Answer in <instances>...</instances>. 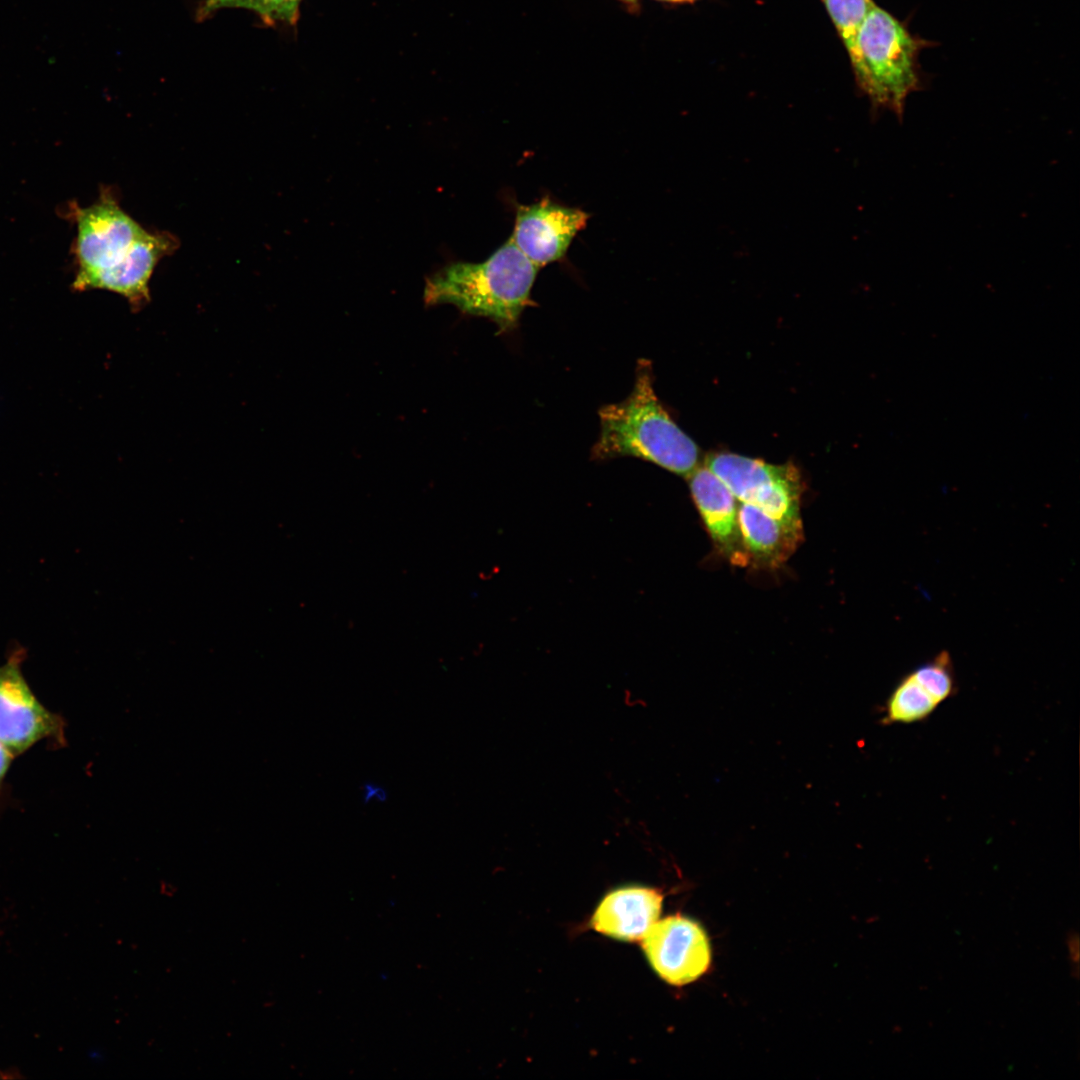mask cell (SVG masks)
Wrapping results in <instances>:
<instances>
[{
    "label": "cell",
    "instance_id": "18",
    "mask_svg": "<svg viewBox=\"0 0 1080 1080\" xmlns=\"http://www.w3.org/2000/svg\"><path fill=\"white\" fill-rule=\"evenodd\" d=\"M1066 943L1068 947L1069 957L1072 964H1075V968L1079 969V935L1076 931H1070L1066 937Z\"/></svg>",
    "mask_w": 1080,
    "mask_h": 1080
},
{
    "label": "cell",
    "instance_id": "6",
    "mask_svg": "<svg viewBox=\"0 0 1080 1080\" xmlns=\"http://www.w3.org/2000/svg\"><path fill=\"white\" fill-rule=\"evenodd\" d=\"M22 649L0 666V742L18 756L40 740L66 745L64 719L35 696L21 672Z\"/></svg>",
    "mask_w": 1080,
    "mask_h": 1080
},
{
    "label": "cell",
    "instance_id": "2",
    "mask_svg": "<svg viewBox=\"0 0 1080 1080\" xmlns=\"http://www.w3.org/2000/svg\"><path fill=\"white\" fill-rule=\"evenodd\" d=\"M539 268L509 238L480 263L449 265L426 282V304L448 303L461 311L493 320L500 331L514 329Z\"/></svg>",
    "mask_w": 1080,
    "mask_h": 1080
},
{
    "label": "cell",
    "instance_id": "23",
    "mask_svg": "<svg viewBox=\"0 0 1080 1080\" xmlns=\"http://www.w3.org/2000/svg\"><path fill=\"white\" fill-rule=\"evenodd\" d=\"M660 1H667V2H679V0H660Z\"/></svg>",
    "mask_w": 1080,
    "mask_h": 1080
},
{
    "label": "cell",
    "instance_id": "4",
    "mask_svg": "<svg viewBox=\"0 0 1080 1080\" xmlns=\"http://www.w3.org/2000/svg\"><path fill=\"white\" fill-rule=\"evenodd\" d=\"M740 503L754 505L803 536L802 481L793 464L773 465L733 453L709 455L705 464Z\"/></svg>",
    "mask_w": 1080,
    "mask_h": 1080
},
{
    "label": "cell",
    "instance_id": "20",
    "mask_svg": "<svg viewBox=\"0 0 1080 1080\" xmlns=\"http://www.w3.org/2000/svg\"><path fill=\"white\" fill-rule=\"evenodd\" d=\"M363 791L365 802H369L373 796H376V798L380 801L386 800V791L383 788L375 786L371 783L365 784Z\"/></svg>",
    "mask_w": 1080,
    "mask_h": 1080
},
{
    "label": "cell",
    "instance_id": "9",
    "mask_svg": "<svg viewBox=\"0 0 1080 1080\" xmlns=\"http://www.w3.org/2000/svg\"><path fill=\"white\" fill-rule=\"evenodd\" d=\"M688 480L695 506L718 552L734 566L750 565L738 523L739 501L706 465L697 466Z\"/></svg>",
    "mask_w": 1080,
    "mask_h": 1080
},
{
    "label": "cell",
    "instance_id": "1",
    "mask_svg": "<svg viewBox=\"0 0 1080 1080\" xmlns=\"http://www.w3.org/2000/svg\"><path fill=\"white\" fill-rule=\"evenodd\" d=\"M599 419L600 433L592 448L593 459L631 456L684 477L698 466L699 449L658 399L648 360L638 361L629 396L602 406Z\"/></svg>",
    "mask_w": 1080,
    "mask_h": 1080
},
{
    "label": "cell",
    "instance_id": "14",
    "mask_svg": "<svg viewBox=\"0 0 1080 1080\" xmlns=\"http://www.w3.org/2000/svg\"><path fill=\"white\" fill-rule=\"evenodd\" d=\"M824 3L853 64L857 58L859 29L875 4L872 0H824Z\"/></svg>",
    "mask_w": 1080,
    "mask_h": 1080
},
{
    "label": "cell",
    "instance_id": "13",
    "mask_svg": "<svg viewBox=\"0 0 1080 1080\" xmlns=\"http://www.w3.org/2000/svg\"><path fill=\"white\" fill-rule=\"evenodd\" d=\"M938 705L909 673L889 696L883 720L888 724L918 722L932 714Z\"/></svg>",
    "mask_w": 1080,
    "mask_h": 1080
},
{
    "label": "cell",
    "instance_id": "16",
    "mask_svg": "<svg viewBox=\"0 0 1080 1080\" xmlns=\"http://www.w3.org/2000/svg\"><path fill=\"white\" fill-rule=\"evenodd\" d=\"M301 0H243L240 8L256 12L266 22L293 23Z\"/></svg>",
    "mask_w": 1080,
    "mask_h": 1080
},
{
    "label": "cell",
    "instance_id": "22",
    "mask_svg": "<svg viewBox=\"0 0 1080 1080\" xmlns=\"http://www.w3.org/2000/svg\"><path fill=\"white\" fill-rule=\"evenodd\" d=\"M619 1H621V2H623L625 4H628V5H633L634 3L637 2V0H619Z\"/></svg>",
    "mask_w": 1080,
    "mask_h": 1080
},
{
    "label": "cell",
    "instance_id": "24",
    "mask_svg": "<svg viewBox=\"0 0 1080 1080\" xmlns=\"http://www.w3.org/2000/svg\"><path fill=\"white\" fill-rule=\"evenodd\" d=\"M692 1H695V0H679V2H692Z\"/></svg>",
    "mask_w": 1080,
    "mask_h": 1080
},
{
    "label": "cell",
    "instance_id": "19",
    "mask_svg": "<svg viewBox=\"0 0 1080 1080\" xmlns=\"http://www.w3.org/2000/svg\"><path fill=\"white\" fill-rule=\"evenodd\" d=\"M13 758L12 753L0 742V789Z\"/></svg>",
    "mask_w": 1080,
    "mask_h": 1080
},
{
    "label": "cell",
    "instance_id": "5",
    "mask_svg": "<svg viewBox=\"0 0 1080 1080\" xmlns=\"http://www.w3.org/2000/svg\"><path fill=\"white\" fill-rule=\"evenodd\" d=\"M74 254L77 273L73 288L85 290L99 273L118 263L147 231L129 216L111 192L103 191L89 207L75 209Z\"/></svg>",
    "mask_w": 1080,
    "mask_h": 1080
},
{
    "label": "cell",
    "instance_id": "15",
    "mask_svg": "<svg viewBox=\"0 0 1080 1080\" xmlns=\"http://www.w3.org/2000/svg\"><path fill=\"white\" fill-rule=\"evenodd\" d=\"M910 674L938 704L949 698L954 691L952 662L946 651L940 652Z\"/></svg>",
    "mask_w": 1080,
    "mask_h": 1080
},
{
    "label": "cell",
    "instance_id": "3",
    "mask_svg": "<svg viewBox=\"0 0 1080 1080\" xmlns=\"http://www.w3.org/2000/svg\"><path fill=\"white\" fill-rule=\"evenodd\" d=\"M919 49L920 42L876 5L857 35V58L852 64L857 82L874 106L892 111L899 121L908 95L920 87Z\"/></svg>",
    "mask_w": 1080,
    "mask_h": 1080
},
{
    "label": "cell",
    "instance_id": "7",
    "mask_svg": "<svg viewBox=\"0 0 1080 1080\" xmlns=\"http://www.w3.org/2000/svg\"><path fill=\"white\" fill-rule=\"evenodd\" d=\"M642 948L655 972L672 985L695 981L711 962L706 932L697 922L681 915L657 921L644 936Z\"/></svg>",
    "mask_w": 1080,
    "mask_h": 1080
},
{
    "label": "cell",
    "instance_id": "11",
    "mask_svg": "<svg viewBox=\"0 0 1080 1080\" xmlns=\"http://www.w3.org/2000/svg\"><path fill=\"white\" fill-rule=\"evenodd\" d=\"M663 895L656 889L629 886L609 892L592 917L593 928L622 941L643 939L657 922Z\"/></svg>",
    "mask_w": 1080,
    "mask_h": 1080
},
{
    "label": "cell",
    "instance_id": "12",
    "mask_svg": "<svg viewBox=\"0 0 1080 1080\" xmlns=\"http://www.w3.org/2000/svg\"><path fill=\"white\" fill-rule=\"evenodd\" d=\"M738 523L750 564L760 568L775 569L783 565L802 539L751 504L739 502Z\"/></svg>",
    "mask_w": 1080,
    "mask_h": 1080
},
{
    "label": "cell",
    "instance_id": "17",
    "mask_svg": "<svg viewBox=\"0 0 1080 1080\" xmlns=\"http://www.w3.org/2000/svg\"><path fill=\"white\" fill-rule=\"evenodd\" d=\"M243 0H206L201 8L200 16H207L221 8L239 7Z\"/></svg>",
    "mask_w": 1080,
    "mask_h": 1080
},
{
    "label": "cell",
    "instance_id": "21",
    "mask_svg": "<svg viewBox=\"0 0 1080 1080\" xmlns=\"http://www.w3.org/2000/svg\"><path fill=\"white\" fill-rule=\"evenodd\" d=\"M21 1078H23V1075L20 1073V1071L17 1068H14V1067L0 1068V1080H13V1079H21Z\"/></svg>",
    "mask_w": 1080,
    "mask_h": 1080
},
{
    "label": "cell",
    "instance_id": "8",
    "mask_svg": "<svg viewBox=\"0 0 1080 1080\" xmlns=\"http://www.w3.org/2000/svg\"><path fill=\"white\" fill-rule=\"evenodd\" d=\"M589 218L585 211L548 198L517 207L510 239L538 268L562 259Z\"/></svg>",
    "mask_w": 1080,
    "mask_h": 1080
},
{
    "label": "cell",
    "instance_id": "10",
    "mask_svg": "<svg viewBox=\"0 0 1080 1080\" xmlns=\"http://www.w3.org/2000/svg\"><path fill=\"white\" fill-rule=\"evenodd\" d=\"M178 240L168 232H146L114 266L93 277L85 286L125 297L138 310L150 300L149 281L159 261L172 254Z\"/></svg>",
    "mask_w": 1080,
    "mask_h": 1080
}]
</instances>
